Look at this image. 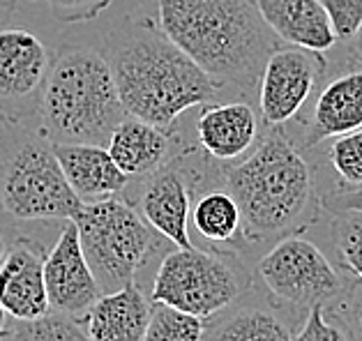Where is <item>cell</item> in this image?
Returning <instances> with one entry per match:
<instances>
[{
	"mask_svg": "<svg viewBox=\"0 0 362 341\" xmlns=\"http://www.w3.org/2000/svg\"><path fill=\"white\" fill-rule=\"evenodd\" d=\"M10 341H90L83 321L49 311L33 321H16Z\"/></svg>",
	"mask_w": 362,
	"mask_h": 341,
	"instance_id": "cell-22",
	"label": "cell"
},
{
	"mask_svg": "<svg viewBox=\"0 0 362 341\" xmlns=\"http://www.w3.org/2000/svg\"><path fill=\"white\" fill-rule=\"evenodd\" d=\"M5 251H7V240H5V233L0 231V261H3Z\"/></svg>",
	"mask_w": 362,
	"mask_h": 341,
	"instance_id": "cell-33",
	"label": "cell"
},
{
	"mask_svg": "<svg viewBox=\"0 0 362 341\" xmlns=\"http://www.w3.org/2000/svg\"><path fill=\"white\" fill-rule=\"evenodd\" d=\"M254 5L284 44L321 54L337 44L339 37L321 0H254Z\"/></svg>",
	"mask_w": 362,
	"mask_h": 341,
	"instance_id": "cell-14",
	"label": "cell"
},
{
	"mask_svg": "<svg viewBox=\"0 0 362 341\" xmlns=\"http://www.w3.org/2000/svg\"><path fill=\"white\" fill-rule=\"evenodd\" d=\"M51 14L65 23H86L111 7V0H44Z\"/></svg>",
	"mask_w": 362,
	"mask_h": 341,
	"instance_id": "cell-27",
	"label": "cell"
},
{
	"mask_svg": "<svg viewBox=\"0 0 362 341\" xmlns=\"http://www.w3.org/2000/svg\"><path fill=\"white\" fill-rule=\"evenodd\" d=\"M194 132H197V145L219 164L243 160L263 134L259 113L247 102L203 104Z\"/></svg>",
	"mask_w": 362,
	"mask_h": 341,
	"instance_id": "cell-12",
	"label": "cell"
},
{
	"mask_svg": "<svg viewBox=\"0 0 362 341\" xmlns=\"http://www.w3.org/2000/svg\"><path fill=\"white\" fill-rule=\"evenodd\" d=\"M208 323L166 302L153 300L144 341H203Z\"/></svg>",
	"mask_w": 362,
	"mask_h": 341,
	"instance_id": "cell-21",
	"label": "cell"
},
{
	"mask_svg": "<svg viewBox=\"0 0 362 341\" xmlns=\"http://www.w3.org/2000/svg\"><path fill=\"white\" fill-rule=\"evenodd\" d=\"M362 127V69L341 74L319 92L307 122L303 148H314Z\"/></svg>",
	"mask_w": 362,
	"mask_h": 341,
	"instance_id": "cell-17",
	"label": "cell"
},
{
	"mask_svg": "<svg viewBox=\"0 0 362 341\" xmlns=\"http://www.w3.org/2000/svg\"><path fill=\"white\" fill-rule=\"evenodd\" d=\"M256 277L272 300L300 311H309L316 304L332 307L344 293V282L328 256L300 235L277 240L259 261Z\"/></svg>",
	"mask_w": 362,
	"mask_h": 341,
	"instance_id": "cell-8",
	"label": "cell"
},
{
	"mask_svg": "<svg viewBox=\"0 0 362 341\" xmlns=\"http://www.w3.org/2000/svg\"><path fill=\"white\" fill-rule=\"evenodd\" d=\"M250 288L252 275L235 253L178 247L162 258L150 300L213 321L235 307Z\"/></svg>",
	"mask_w": 362,
	"mask_h": 341,
	"instance_id": "cell-7",
	"label": "cell"
},
{
	"mask_svg": "<svg viewBox=\"0 0 362 341\" xmlns=\"http://www.w3.org/2000/svg\"><path fill=\"white\" fill-rule=\"evenodd\" d=\"M217 185L235 198L240 235L252 244L300 235L319 222L323 210L312 164L279 127L261 134L243 160L222 164Z\"/></svg>",
	"mask_w": 362,
	"mask_h": 341,
	"instance_id": "cell-1",
	"label": "cell"
},
{
	"mask_svg": "<svg viewBox=\"0 0 362 341\" xmlns=\"http://www.w3.org/2000/svg\"><path fill=\"white\" fill-rule=\"evenodd\" d=\"M293 341H349V335L339 323H330L325 318L323 304H316L307 311L305 325L298 330Z\"/></svg>",
	"mask_w": 362,
	"mask_h": 341,
	"instance_id": "cell-28",
	"label": "cell"
},
{
	"mask_svg": "<svg viewBox=\"0 0 362 341\" xmlns=\"http://www.w3.org/2000/svg\"><path fill=\"white\" fill-rule=\"evenodd\" d=\"M44 279L51 311L69 318L83 321L93 304L102 297L104 291L88 263L74 222H67L54 249L47 253Z\"/></svg>",
	"mask_w": 362,
	"mask_h": 341,
	"instance_id": "cell-10",
	"label": "cell"
},
{
	"mask_svg": "<svg viewBox=\"0 0 362 341\" xmlns=\"http://www.w3.org/2000/svg\"><path fill=\"white\" fill-rule=\"evenodd\" d=\"M339 40H351L362 25V0H321Z\"/></svg>",
	"mask_w": 362,
	"mask_h": 341,
	"instance_id": "cell-26",
	"label": "cell"
},
{
	"mask_svg": "<svg viewBox=\"0 0 362 341\" xmlns=\"http://www.w3.org/2000/svg\"><path fill=\"white\" fill-rule=\"evenodd\" d=\"M328 160L344 187L362 185V127L356 132L334 136L328 150Z\"/></svg>",
	"mask_w": 362,
	"mask_h": 341,
	"instance_id": "cell-24",
	"label": "cell"
},
{
	"mask_svg": "<svg viewBox=\"0 0 362 341\" xmlns=\"http://www.w3.org/2000/svg\"><path fill=\"white\" fill-rule=\"evenodd\" d=\"M54 150L69 187L83 203H97L127 191L132 180L113 162L107 145L54 143Z\"/></svg>",
	"mask_w": 362,
	"mask_h": 341,
	"instance_id": "cell-13",
	"label": "cell"
},
{
	"mask_svg": "<svg viewBox=\"0 0 362 341\" xmlns=\"http://www.w3.org/2000/svg\"><path fill=\"white\" fill-rule=\"evenodd\" d=\"M0 339H3V337H0Z\"/></svg>",
	"mask_w": 362,
	"mask_h": 341,
	"instance_id": "cell-34",
	"label": "cell"
},
{
	"mask_svg": "<svg viewBox=\"0 0 362 341\" xmlns=\"http://www.w3.org/2000/svg\"><path fill=\"white\" fill-rule=\"evenodd\" d=\"M7 316H10V313H7L3 304H0V337H3V339L12 335V330L7 328Z\"/></svg>",
	"mask_w": 362,
	"mask_h": 341,
	"instance_id": "cell-31",
	"label": "cell"
},
{
	"mask_svg": "<svg viewBox=\"0 0 362 341\" xmlns=\"http://www.w3.org/2000/svg\"><path fill=\"white\" fill-rule=\"evenodd\" d=\"M323 74L325 58L321 51L291 44L286 49L277 47L270 54L259 81L261 120L268 127H281L293 120Z\"/></svg>",
	"mask_w": 362,
	"mask_h": 341,
	"instance_id": "cell-9",
	"label": "cell"
},
{
	"mask_svg": "<svg viewBox=\"0 0 362 341\" xmlns=\"http://www.w3.org/2000/svg\"><path fill=\"white\" fill-rule=\"evenodd\" d=\"M104 56L125 111L166 132L189 109L217 102L222 90L153 19H129L109 37Z\"/></svg>",
	"mask_w": 362,
	"mask_h": 341,
	"instance_id": "cell-2",
	"label": "cell"
},
{
	"mask_svg": "<svg viewBox=\"0 0 362 341\" xmlns=\"http://www.w3.org/2000/svg\"><path fill=\"white\" fill-rule=\"evenodd\" d=\"M51 60L37 35L23 28H0V97L21 100L42 90Z\"/></svg>",
	"mask_w": 362,
	"mask_h": 341,
	"instance_id": "cell-15",
	"label": "cell"
},
{
	"mask_svg": "<svg viewBox=\"0 0 362 341\" xmlns=\"http://www.w3.org/2000/svg\"><path fill=\"white\" fill-rule=\"evenodd\" d=\"M107 150L129 180H139L171 160L173 138L166 129L127 113L111 132Z\"/></svg>",
	"mask_w": 362,
	"mask_h": 341,
	"instance_id": "cell-16",
	"label": "cell"
},
{
	"mask_svg": "<svg viewBox=\"0 0 362 341\" xmlns=\"http://www.w3.org/2000/svg\"><path fill=\"white\" fill-rule=\"evenodd\" d=\"M155 21L219 85L245 92L279 44L254 0H157Z\"/></svg>",
	"mask_w": 362,
	"mask_h": 341,
	"instance_id": "cell-3",
	"label": "cell"
},
{
	"mask_svg": "<svg viewBox=\"0 0 362 341\" xmlns=\"http://www.w3.org/2000/svg\"><path fill=\"white\" fill-rule=\"evenodd\" d=\"M192 224L210 244L233 242L243 231V217L235 198L224 187H213L197 198Z\"/></svg>",
	"mask_w": 362,
	"mask_h": 341,
	"instance_id": "cell-20",
	"label": "cell"
},
{
	"mask_svg": "<svg viewBox=\"0 0 362 341\" xmlns=\"http://www.w3.org/2000/svg\"><path fill=\"white\" fill-rule=\"evenodd\" d=\"M74 224L104 293L134 284L136 273L166 240L122 194L86 203Z\"/></svg>",
	"mask_w": 362,
	"mask_h": 341,
	"instance_id": "cell-6",
	"label": "cell"
},
{
	"mask_svg": "<svg viewBox=\"0 0 362 341\" xmlns=\"http://www.w3.org/2000/svg\"><path fill=\"white\" fill-rule=\"evenodd\" d=\"M153 300L136 284L102 293L83 318L90 341H144Z\"/></svg>",
	"mask_w": 362,
	"mask_h": 341,
	"instance_id": "cell-18",
	"label": "cell"
},
{
	"mask_svg": "<svg viewBox=\"0 0 362 341\" xmlns=\"http://www.w3.org/2000/svg\"><path fill=\"white\" fill-rule=\"evenodd\" d=\"M127 116L104 51L63 47L40 95V129L51 143L107 145Z\"/></svg>",
	"mask_w": 362,
	"mask_h": 341,
	"instance_id": "cell-4",
	"label": "cell"
},
{
	"mask_svg": "<svg viewBox=\"0 0 362 341\" xmlns=\"http://www.w3.org/2000/svg\"><path fill=\"white\" fill-rule=\"evenodd\" d=\"M323 208L330 213H344V210H358L362 213V185L360 187H339L323 196Z\"/></svg>",
	"mask_w": 362,
	"mask_h": 341,
	"instance_id": "cell-29",
	"label": "cell"
},
{
	"mask_svg": "<svg viewBox=\"0 0 362 341\" xmlns=\"http://www.w3.org/2000/svg\"><path fill=\"white\" fill-rule=\"evenodd\" d=\"M16 3L14 0H0V28H5V23L10 21V16L14 14Z\"/></svg>",
	"mask_w": 362,
	"mask_h": 341,
	"instance_id": "cell-30",
	"label": "cell"
},
{
	"mask_svg": "<svg viewBox=\"0 0 362 341\" xmlns=\"http://www.w3.org/2000/svg\"><path fill=\"white\" fill-rule=\"evenodd\" d=\"M47 249L33 238H14L0 261V304L14 321H33L49 313L44 263Z\"/></svg>",
	"mask_w": 362,
	"mask_h": 341,
	"instance_id": "cell-11",
	"label": "cell"
},
{
	"mask_svg": "<svg viewBox=\"0 0 362 341\" xmlns=\"http://www.w3.org/2000/svg\"><path fill=\"white\" fill-rule=\"evenodd\" d=\"M83 205L47 134L0 116V213L12 222H74Z\"/></svg>",
	"mask_w": 362,
	"mask_h": 341,
	"instance_id": "cell-5",
	"label": "cell"
},
{
	"mask_svg": "<svg viewBox=\"0 0 362 341\" xmlns=\"http://www.w3.org/2000/svg\"><path fill=\"white\" fill-rule=\"evenodd\" d=\"M330 238L337 249L341 268L362 282V213L358 210L334 213Z\"/></svg>",
	"mask_w": 362,
	"mask_h": 341,
	"instance_id": "cell-23",
	"label": "cell"
},
{
	"mask_svg": "<svg viewBox=\"0 0 362 341\" xmlns=\"http://www.w3.org/2000/svg\"><path fill=\"white\" fill-rule=\"evenodd\" d=\"M203 341H293V335L277 313L259 307H231L206 325Z\"/></svg>",
	"mask_w": 362,
	"mask_h": 341,
	"instance_id": "cell-19",
	"label": "cell"
},
{
	"mask_svg": "<svg viewBox=\"0 0 362 341\" xmlns=\"http://www.w3.org/2000/svg\"><path fill=\"white\" fill-rule=\"evenodd\" d=\"M351 40H353V54H356L362 60V25H360V30L353 35Z\"/></svg>",
	"mask_w": 362,
	"mask_h": 341,
	"instance_id": "cell-32",
	"label": "cell"
},
{
	"mask_svg": "<svg viewBox=\"0 0 362 341\" xmlns=\"http://www.w3.org/2000/svg\"><path fill=\"white\" fill-rule=\"evenodd\" d=\"M337 323L349 335V341H362V282H353L346 293H341L339 304H334Z\"/></svg>",
	"mask_w": 362,
	"mask_h": 341,
	"instance_id": "cell-25",
	"label": "cell"
}]
</instances>
